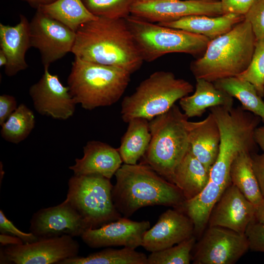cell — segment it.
<instances>
[{"mask_svg":"<svg viewBox=\"0 0 264 264\" xmlns=\"http://www.w3.org/2000/svg\"><path fill=\"white\" fill-rule=\"evenodd\" d=\"M71 53L81 60L131 74L144 62L125 19L98 17L83 24L76 31Z\"/></svg>","mask_w":264,"mask_h":264,"instance_id":"6da1fadb","label":"cell"},{"mask_svg":"<svg viewBox=\"0 0 264 264\" xmlns=\"http://www.w3.org/2000/svg\"><path fill=\"white\" fill-rule=\"evenodd\" d=\"M112 197L114 206L124 217L132 216L138 209L162 205L176 208L185 200L181 190L141 163L124 164L115 173Z\"/></svg>","mask_w":264,"mask_h":264,"instance_id":"7a4b0ae2","label":"cell"},{"mask_svg":"<svg viewBox=\"0 0 264 264\" xmlns=\"http://www.w3.org/2000/svg\"><path fill=\"white\" fill-rule=\"evenodd\" d=\"M256 40L246 19L227 33L210 40L202 55L190 64L196 79L214 82L237 76L249 66Z\"/></svg>","mask_w":264,"mask_h":264,"instance_id":"3957f363","label":"cell"},{"mask_svg":"<svg viewBox=\"0 0 264 264\" xmlns=\"http://www.w3.org/2000/svg\"><path fill=\"white\" fill-rule=\"evenodd\" d=\"M131 73L123 68L75 57L67 80L77 104L87 110L112 105L125 91Z\"/></svg>","mask_w":264,"mask_h":264,"instance_id":"277c9868","label":"cell"},{"mask_svg":"<svg viewBox=\"0 0 264 264\" xmlns=\"http://www.w3.org/2000/svg\"><path fill=\"white\" fill-rule=\"evenodd\" d=\"M219 126L220 141L217 160L210 171V180L224 189L231 182L229 170L235 158L242 152L253 154L257 145L254 132L261 118L242 106L209 109Z\"/></svg>","mask_w":264,"mask_h":264,"instance_id":"5b68a950","label":"cell"},{"mask_svg":"<svg viewBox=\"0 0 264 264\" xmlns=\"http://www.w3.org/2000/svg\"><path fill=\"white\" fill-rule=\"evenodd\" d=\"M188 119L175 104L149 121L151 138L143 163L170 182L175 169L189 149Z\"/></svg>","mask_w":264,"mask_h":264,"instance_id":"8992f818","label":"cell"},{"mask_svg":"<svg viewBox=\"0 0 264 264\" xmlns=\"http://www.w3.org/2000/svg\"><path fill=\"white\" fill-rule=\"evenodd\" d=\"M193 91L190 83L176 78L172 72L155 71L142 81L132 94L123 98L121 118L126 123L135 118L150 121Z\"/></svg>","mask_w":264,"mask_h":264,"instance_id":"52a82bcc","label":"cell"},{"mask_svg":"<svg viewBox=\"0 0 264 264\" xmlns=\"http://www.w3.org/2000/svg\"><path fill=\"white\" fill-rule=\"evenodd\" d=\"M125 20L144 61L152 62L172 53L202 55L211 40L202 35L155 24L131 15Z\"/></svg>","mask_w":264,"mask_h":264,"instance_id":"ba28073f","label":"cell"},{"mask_svg":"<svg viewBox=\"0 0 264 264\" xmlns=\"http://www.w3.org/2000/svg\"><path fill=\"white\" fill-rule=\"evenodd\" d=\"M68 187L65 200L89 228L100 227L122 217L112 200L110 179L97 175H74L68 180Z\"/></svg>","mask_w":264,"mask_h":264,"instance_id":"9c48e42d","label":"cell"},{"mask_svg":"<svg viewBox=\"0 0 264 264\" xmlns=\"http://www.w3.org/2000/svg\"><path fill=\"white\" fill-rule=\"evenodd\" d=\"M73 238L64 235L7 245L0 250V264H59L64 260L78 256L80 246Z\"/></svg>","mask_w":264,"mask_h":264,"instance_id":"30bf717a","label":"cell"},{"mask_svg":"<svg viewBox=\"0 0 264 264\" xmlns=\"http://www.w3.org/2000/svg\"><path fill=\"white\" fill-rule=\"evenodd\" d=\"M249 249L245 234L218 226L204 231L192 252L194 264H234Z\"/></svg>","mask_w":264,"mask_h":264,"instance_id":"8fae6325","label":"cell"},{"mask_svg":"<svg viewBox=\"0 0 264 264\" xmlns=\"http://www.w3.org/2000/svg\"><path fill=\"white\" fill-rule=\"evenodd\" d=\"M29 26L31 47L39 51L44 68L71 52L76 32L39 8L29 22Z\"/></svg>","mask_w":264,"mask_h":264,"instance_id":"7c38bea8","label":"cell"},{"mask_svg":"<svg viewBox=\"0 0 264 264\" xmlns=\"http://www.w3.org/2000/svg\"><path fill=\"white\" fill-rule=\"evenodd\" d=\"M223 14L219 0H135L131 15L152 22H164L193 15Z\"/></svg>","mask_w":264,"mask_h":264,"instance_id":"4fadbf2b","label":"cell"},{"mask_svg":"<svg viewBox=\"0 0 264 264\" xmlns=\"http://www.w3.org/2000/svg\"><path fill=\"white\" fill-rule=\"evenodd\" d=\"M35 110L40 114L59 120L72 117L77 104L68 87L62 83L58 75L44 68L40 80L29 89Z\"/></svg>","mask_w":264,"mask_h":264,"instance_id":"5bb4252c","label":"cell"},{"mask_svg":"<svg viewBox=\"0 0 264 264\" xmlns=\"http://www.w3.org/2000/svg\"><path fill=\"white\" fill-rule=\"evenodd\" d=\"M89 227L81 215L66 201L35 212L29 230L38 239L69 235L81 236Z\"/></svg>","mask_w":264,"mask_h":264,"instance_id":"9a60e30c","label":"cell"},{"mask_svg":"<svg viewBox=\"0 0 264 264\" xmlns=\"http://www.w3.org/2000/svg\"><path fill=\"white\" fill-rule=\"evenodd\" d=\"M150 228L149 221H136L121 217L100 227L88 229L81 237L91 248L123 246L135 249L141 246Z\"/></svg>","mask_w":264,"mask_h":264,"instance_id":"2e32d148","label":"cell"},{"mask_svg":"<svg viewBox=\"0 0 264 264\" xmlns=\"http://www.w3.org/2000/svg\"><path fill=\"white\" fill-rule=\"evenodd\" d=\"M256 206L233 184L224 189L211 213L209 226L225 227L244 234L255 219Z\"/></svg>","mask_w":264,"mask_h":264,"instance_id":"e0dca14e","label":"cell"},{"mask_svg":"<svg viewBox=\"0 0 264 264\" xmlns=\"http://www.w3.org/2000/svg\"><path fill=\"white\" fill-rule=\"evenodd\" d=\"M194 235L191 219L177 208L168 209L145 232L141 246L152 252L179 243Z\"/></svg>","mask_w":264,"mask_h":264,"instance_id":"ac0fdd59","label":"cell"},{"mask_svg":"<svg viewBox=\"0 0 264 264\" xmlns=\"http://www.w3.org/2000/svg\"><path fill=\"white\" fill-rule=\"evenodd\" d=\"M0 47L7 58L4 66L7 76H14L28 67L25 54L31 44L29 22L24 15H20V22L15 25L0 23Z\"/></svg>","mask_w":264,"mask_h":264,"instance_id":"d6986e66","label":"cell"},{"mask_svg":"<svg viewBox=\"0 0 264 264\" xmlns=\"http://www.w3.org/2000/svg\"><path fill=\"white\" fill-rule=\"evenodd\" d=\"M83 154L69 167L74 175H97L110 179L123 162L118 149L99 141H88L83 147Z\"/></svg>","mask_w":264,"mask_h":264,"instance_id":"ffe728a7","label":"cell"},{"mask_svg":"<svg viewBox=\"0 0 264 264\" xmlns=\"http://www.w3.org/2000/svg\"><path fill=\"white\" fill-rule=\"evenodd\" d=\"M189 150L210 171L216 162L220 148L219 126L210 112L203 120L187 123Z\"/></svg>","mask_w":264,"mask_h":264,"instance_id":"44dd1931","label":"cell"},{"mask_svg":"<svg viewBox=\"0 0 264 264\" xmlns=\"http://www.w3.org/2000/svg\"><path fill=\"white\" fill-rule=\"evenodd\" d=\"M233 98L218 88L213 82L204 79H196L195 91L179 100V106L188 118L201 116L208 109L221 106L230 109Z\"/></svg>","mask_w":264,"mask_h":264,"instance_id":"7402d4cb","label":"cell"},{"mask_svg":"<svg viewBox=\"0 0 264 264\" xmlns=\"http://www.w3.org/2000/svg\"><path fill=\"white\" fill-rule=\"evenodd\" d=\"M244 19V16L235 14L219 16L193 15L174 21L157 23L202 35L211 40L229 31Z\"/></svg>","mask_w":264,"mask_h":264,"instance_id":"603a6c76","label":"cell"},{"mask_svg":"<svg viewBox=\"0 0 264 264\" xmlns=\"http://www.w3.org/2000/svg\"><path fill=\"white\" fill-rule=\"evenodd\" d=\"M225 189L209 180L196 196L185 200L177 209L185 214L194 226V235H200L208 224L211 213Z\"/></svg>","mask_w":264,"mask_h":264,"instance_id":"cb8c5ba5","label":"cell"},{"mask_svg":"<svg viewBox=\"0 0 264 264\" xmlns=\"http://www.w3.org/2000/svg\"><path fill=\"white\" fill-rule=\"evenodd\" d=\"M210 180V171L190 152L177 166L171 182L182 193L185 200L199 193Z\"/></svg>","mask_w":264,"mask_h":264,"instance_id":"d4e9b609","label":"cell"},{"mask_svg":"<svg viewBox=\"0 0 264 264\" xmlns=\"http://www.w3.org/2000/svg\"><path fill=\"white\" fill-rule=\"evenodd\" d=\"M127 123L118 150L124 164L133 165L143 157L149 147L151 138L149 121L135 118Z\"/></svg>","mask_w":264,"mask_h":264,"instance_id":"484cf974","label":"cell"},{"mask_svg":"<svg viewBox=\"0 0 264 264\" xmlns=\"http://www.w3.org/2000/svg\"><path fill=\"white\" fill-rule=\"evenodd\" d=\"M231 183L254 205L261 202L263 195L253 167L252 154H239L232 161L229 170Z\"/></svg>","mask_w":264,"mask_h":264,"instance_id":"4316f807","label":"cell"},{"mask_svg":"<svg viewBox=\"0 0 264 264\" xmlns=\"http://www.w3.org/2000/svg\"><path fill=\"white\" fill-rule=\"evenodd\" d=\"M213 83L218 88L238 100L244 110L259 116L264 124V101L251 83L237 76Z\"/></svg>","mask_w":264,"mask_h":264,"instance_id":"83f0119b","label":"cell"},{"mask_svg":"<svg viewBox=\"0 0 264 264\" xmlns=\"http://www.w3.org/2000/svg\"><path fill=\"white\" fill-rule=\"evenodd\" d=\"M38 8L75 32L83 24L98 18L87 9L81 0H57Z\"/></svg>","mask_w":264,"mask_h":264,"instance_id":"f1b7e54d","label":"cell"},{"mask_svg":"<svg viewBox=\"0 0 264 264\" xmlns=\"http://www.w3.org/2000/svg\"><path fill=\"white\" fill-rule=\"evenodd\" d=\"M147 259L144 253L133 248H108L87 257L77 256L68 258L59 264H148Z\"/></svg>","mask_w":264,"mask_h":264,"instance_id":"f546056e","label":"cell"},{"mask_svg":"<svg viewBox=\"0 0 264 264\" xmlns=\"http://www.w3.org/2000/svg\"><path fill=\"white\" fill-rule=\"evenodd\" d=\"M35 125L33 112L25 104H21L1 126V136L7 142L19 144L29 136Z\"/></svg>","mask_w":264,"mask_h":264,"instance_id":"4dcf8cb0","label":"cell"},{"mask_svg":"<svg viewBox=\"0 0 264 264\" xmlns=\"http://www.w3.org/2000/svg\"><path fill=\"white\" fill-rule=\"evenodd\" d=\"M195 243L194 235L172 246L152 252L148 256V264H189Z\"/></svg>","mask_w":264,"mask_h":264,"instance_id":"1f68e13d","label":"cell"},{"mask_svg":"<svg viewBox=\"0 0 264 264\" xmlns=\"http://www.w3.org/2000/svg\"><path fill=\"white\" fill-rule=\"evenodd\" d=\"M87 9L97 17L126 19L131 15L135 0H81Z\"/></svg>","mask_w":264,"mask_h":264,"instance_id":"d6a6232c","label":"cell"},{"mask_svg":"<svg viewBox=\"0 0 264 264\" xmlns=\"http://www.w3.org/2000/svg\"><path fill=\"white\" fill-rule=\"evenodd\" d=\"M237 77L251 83L259 95L264 97V40L256 41L249 66Z\"/></svg>","mask_w":264,"mask_h":264,"instance_id":"836d02e7","label":"cell"},{"mask_svg":"<svg viewBox=\"0 0 264 264\" xmlns=\"http://www.w3.org/2000/svg\"><path fill=\"white\" fill-rule=\"evenodd\" d=\"M244 17L251 24L256 41L264 40V0H257Z\"/></svg>","mask_w":264,"mask_h":264,"instance_id":"e575fe53","label":"cell"},{"mask_svg":"<svg viewBox=\"0 0 264 264\" xmlns=\"http://www.w3.org/2000/svg\"><path fill=\"white\" fill-rule=\"evenodd\" d=\"M245 234L248 241L249 249L264 253V224L254 219L247 226Z\"/></svg>","mask_w":264,"mask_h":264,"instance_id":"d590c367","label":"cell"},{"mask_svg":"<svg viewBox=\"0 0 264 264\" xmlns=\"http://www.w3.org/2000/svg\"><path fill=\"white\" fill-rule=\"evenodd\" d=\"M0 232L1 233L11 234L19 237L24 243H30L37 241L38 238L31 232L24 233L17 228L5 216L2 210H0Z\"/></svg>","mask_w":264,"mask_h":264,"instance_id":"8d00e7d4","label":"cell"},{"mask_svg":"<svg viewBox=\"0 0 264 264\" xmlns=\"http://www.w3.org/2000/svg\"><path fill=\"white\" fill-rule=\"evenodd\" d=\"M257 0H220L223 14L244 16Z\"/></svg>","mask_w":264,"mask_h":264,"instance_id":"74e56055","label":"cell"},{"mask_svg":"<svg viewBox=\"0 0 264 264\" xmlns=\"http://www.w3.org/2000/svg\"><path fill=\"white\" fill-rule=\"evenodd\" d=\"M18 105L15 97L8 94L0 96V125L1 126L16 110Z\"/></svg>","mask_w":264,"mask_h":264,"instance_id":"f35d334b","label":"cell"},{"mask_svg":"<svg viewBox=\"0 0 264 264\" xmlns=\"http://www.w3.org/2000/svg\"><path fill=\"white\" fill-rule=\"evenodd\" d=\"M253 167L263 196H264V152L252 154Z\"/></svg>","mask_w":264,"mask_h":264,"instance_id":"ab89813d","label":"cell"},{"mask_svg":"<svg viewBox=\"0 0 264 264\" xmlns=\"http://www.w3.org/2000/svg\"><path fill=\"white\" fill-rule=\"evenodd\" d=\"M0 242L2 246L23 243V242L19 237L1 233L0 235Z\"/></svg>","mask_w":264,"mask_h":264,"instance_id":"60d3db41","label":"cell"},{"mask_svg":"<svg viewBox=\"0 0 264 264\" xmlns=\"http://www.w3.org/2000/svg\"><path fill=\"white\" fill-rule=\"evenodd\" d=\"M254 139L257 146L264 152V124L256 129L254 132Z\"/></svg>","mask_w":264,"mask_h":264,"instance_id":"b9f144b4","label":"cell"},{"mask_svg":"<svg viewBox=\"0 0 264 264\" xmlns=\"http://www.w3.org/2000/svg\"><path fill=\"white\" fill-rule=\"evenodd\" d=\"M255 220L257 222L264 224V196L259 204L256 206Z\"/></svg>","mask_w":264,"mask_h":264,"instance_id":"7bdbcfd3","label":"cell"},{"mask_svg":"<svg viewBox=\"0 0 264 264\" xmlns=\"http://www.w3.org/2000/svg\"><path fill=\"white\" fill-rule=\"evenodd\" d=\"M28 3L31 6L36 9L50 4L57 0H21Z\"/></svg>","mask_w":264,"mask_h":264,"instance_id":"ee69618b","label":"cell"},{"mask_svg":"<svg viewBox=\"0 0 264 264\" xmlns=\"http://www.w3.org/2000/svg\"><path fill=\"white\" fill-rule=\"evenodd\" d=\"M7 58L4 52L0 49V66H5L7 64Z\"/></svg>","mask_w":264,"mask_h":264,"instance_id":"f6af8a7d","label":"cell"},{"mask_svg":"<svg viewBox=\"0 0 264 264\" xmlns=\"http://www.w3.org/2000/svg\"></svg>","mask_w":264,"mask_h":264,"instance_id":"bcb514c9","label":"cell"}]
</instances>
